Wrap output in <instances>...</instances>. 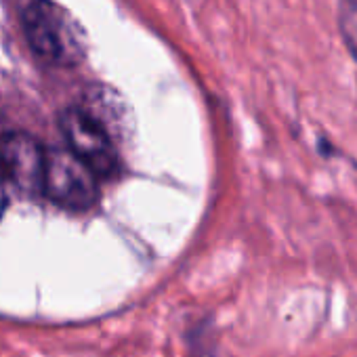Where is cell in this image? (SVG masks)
Instances as JSON below:
<instances>
[{
    "label": "cell",
    "mask_w": 357,
    "mask_h": 357,
    "mask_svg": "<svg viewBox=\"0 0 357 357\" xmlns=\"http://www.w3.org/2000/svg\"><path fill=\"white\" fill-rule=\"evenodd\" d=\"M5 132H7V128H3V126H0V137H3Z\"/></svg>",
    "instance_id": "cell-7"
},
{
    "label": "cell",
    "mask_w": 357,
    "mask_h": 357,
    "mask_svg": "<svg viewBox=\"0 0 357 357\" xmlns=\"http://www.w3.org/2000/svg\"><path fill=\"white\" fill-rule=\"evenodd\" d=\"M82 107L95 122H99L109 137L114 139L116 132H122L124 126V107L120 105V99L116 93L107 91L105 86H95L84 93V103L78 105Z\"/></svg>",
    "instance_id": "cell-5"
},
{
    "label": "cell",
    "mask_w": 357,
    "mask_h": 357,
    "mask_svg": "<svg viewBox=\"0 0 357 357\" xmlns=\"http://www.w3.org/2000/svg\"><path fill=\"white\" fill-rule=\"evenodd\" d=\"M59 126L68 141V149L76 153L99 178H107L118 172L120 160L114 139L82 107L76 105L63 109Z\"/></svg>",
    "instance_id": "cell-3"
},
{
    "label": "cell",
    "mask_w": 357,
    "mask_h": 357,
    "mask_svg": "<svg viewBox=\"0 0 357 357\" xmlns=\"http://www.w3.org/2000/svg\"><path fill=\"white\" fill-rule=\"evenodd\" d=\"M47 149L28 132L7 130L0 137V176L26 196L43 192Z\"/></svg>",
    "instance_id": "cell-4"
},
{
    "label": "cell",
    "mask_w": 357,
    "mask_h": 357,
    "mask_svg": "<svg viewBox=\"0 0 357 357\" xmlns=\"http://www.w3.org/2000/svg\"><path fill=\"white\" fill-rule=\"evenodd\" d=\"M43 192L59 206L86 211L99 200V176L68 147L47 151Z\"/></svg>",
    "instance_id": "cell-2"
},
{
    "label": "cell",
    "mask_w": 357,
    "mask_h": 357,
    "mask_svg": "<svg viewBox=\"0 0 357 357\" xmlns=\"http://www.w3.org/2000/svg\"><path fill=\"white\" fill-rule=\"evenodd\" d=\"M30 49L47 63L78 66L86 55V32L80 22L55 0H30L22 13Z\"/></svg>",
    "instance_id": "cell-1"
},
{
    "label": "cell",
    "mask_w": 357,
    "mask_h": 357,
    "mask_svg": "<svg viewBox=\"0 0 357 357\" xmlns=\"http://www.w3.org/2000/svg\"><path fill=\"white\" fill-rule=\"evenodd\" d=\"M340 30L347 49L357 59V0H344L340 11Z\"/></svg>",
    "instance_id": "cell-6"
}]
</instances>
